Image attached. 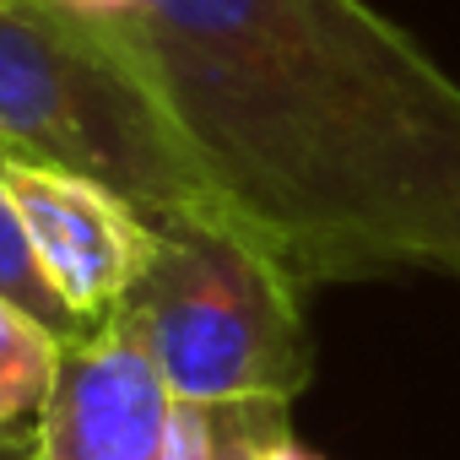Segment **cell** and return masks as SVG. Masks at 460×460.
<instances>
[{"label": "cell", "instance_id": "7", "mask_svg": "<svg viewBox=\"0 0 460 460\" xmlns=\"http://www.w3.org/2000/svg\"><path fill=\"white\" fill-rule=\"evenodd\" d=\"M288 406H184L173 417V460H255Z\"/></svg>", "mask_w": 460, "mask_h": 460}, {"label": "cell", "instance_id": "2", "mask_svg": "<svg viewBox=\"0 0 460 460\" xmlns=\"http://www.w3.org/2000/svg\"><path fill=\"white\" fill-rule=\"evenodd\" d=\"M152 255L114 309L184 406H293L314 379L304 288L222 211L152 222Z\"/></svg>", "mask_w": 460, "mask_h": 460}, {"label": "cell", "instance_id": "10", "mask_svg": "<svg viewBox=\"0 0 460 460\" xmlns=\"http://www.w3.org/2000/svg\"><path fill=\"white\" fill-rule=\"evenodd\" d=\"M0 460H39L33 438H6V433H0Z\"/></svg>", "mask_w": 460, "mask_h": 460}, {"label": "cell", "instance_id": "5", "mask_svg": "<svg viewBox=\"0 0 460 460\" xmlns=\"http://www.w3.org/2000/svg\"><path fill=\"white\" fill-rule=\"evenodd\" d=\"M179 401L152 352L125 325H98L66 347L55 401L33 433L39 460H173Z\"/></svg>", "mask_w": 460, "mask_h": 460}, {"label": "cell", "instance_id": "1", "mask_svg": "<svg viewBox=\"0 0 460 460\" xmlns=\"http://www.w3.org/2000/svg\"><path fill=\"white\" fill-rule=\"evenodd\" d=\"M304 288L460 277V82L368 0H55Z\"/></svg>", "mask_w": 460, "mask_h": 460}, {"label": "cell", "instance_id": "6", "mask_svg": "<svg viewBox=\"0 0 460 460\" xmlns=\"http://www.w3.org/2000/svg\"><path fill=\"white\" fill-rule=\"evenodd\" d=\"M66 347L71 341L60 331L0 293V433L6 438L39 433L66 368Z\"/></svg>", "mask_w": 460, "mask_h": 460}, {"label": "cell", "instance_id": "3", "mask_svg": "<svg viewBox=\"0 0 460 460\" xmlns=\"http://www.w3.org/2000/svg\"><path fill=\"white\" fill-rule=\"evenodd\" d=\"M0 146L87 173L152 222L217 211L130 60L55 0H0Z\"/></svg>", "mask_w": 460, "mask_h": 460}, {"label": "cell", "instance_id": "9", "mask_svg": "<svg viewBox=\"0 0 460 460\" xmlns=\"http://www.w3.org/2000/svg\"><path fill=\"white\" fill-rule=\"evenodd\" d=\"M255 460H320V455H314L309 444H298L293 422L282 417V422H277V428H271V433L261 438V455H255Z\"/></svg>", "mask_w": 460, "mask_h": 460}, {"label": "cell", "instance_id": "4", "mask_svg": "<svg viewBox=\"0 0 460 460\" xmlns=\"http://www.w3.org/2000/svg\"><path fill=\"white\" fill-rule=\"evenodd\" d=\"M6 184L28 227L33 261L55 288V298L66 304V314L76 320V331L87 336L109 325L152 255L157 239L152 217L87 173L22 163V157H12Z\"/></svg>", "mask_w": 460, "mask_h": 460}, {"label": "cell", "instance_id": "8", "mask_svg": "<svg viewBox=\"0 0 460 460\" xmlns=\"http://www.w3.org/2000/svg\"><path fill=\"white\" fill-rule=\"evenodd\" d=\"M6 168H12V152L0 146V293L12 304H22L28 314H39L49 331H60L66 341H82L76 320L66 314V304L55 298V288L44 282L39 261H33V244H28V227L17 217V200H12V184H6Z\"/></svg>", "mask_w": 460, "mask_h": 460}]
</instances>
